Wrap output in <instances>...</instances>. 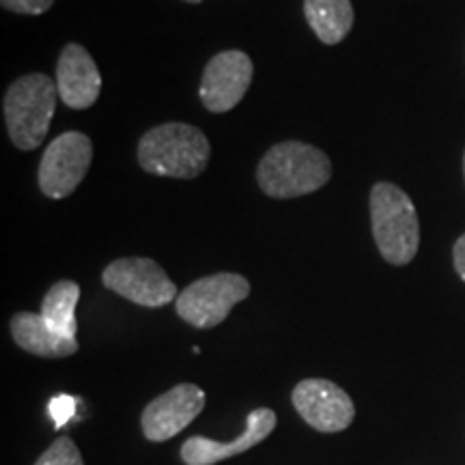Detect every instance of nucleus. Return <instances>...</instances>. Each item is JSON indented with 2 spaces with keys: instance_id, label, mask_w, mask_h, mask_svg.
<instances>
[{
  "instance_id": "17",
  "label": "nucleus",
  "mask_w": 465,
  "mask_h": 465,
  "mask_svg": "<svg viewBox=\"0 0 465 465\" xmlns=\"http://www.w3.org/2000/svg\"><path fill=\"white\" fill-rule=\"evenodd\" d=\"M0 5L11 14L42 15L54 5V0H0Z\"/></svg>"
},
{
  "instance_id": "13",
  "label": "nucleus",
  "mask_w": 465,
  "mask_h": 465,
  "mask_svg": "<svg viewBox=\"0 0 465 465\" xmlns=\"http://www.w3.org/2000/svg\"><path fill=\"white\" fill-rule=\"evenodd\" d=\"M15 345L39 358H67L78 351V341L52 330L37 312H17L11 319Z\"/></svg>"
},
{
  "instance_id": "5",
  "label": "nucleus",
  "mask_w": 465,
  "mask_h": 465,
  "mask_svg": "<svg viewBox=\"0 0 465 465\" xmlns=\"http://www.w3.org/2000/svg\"><path fill=\"white\" fill-rule=\"evenodd\" d=\"M250 295V282L242 274L220 272L188 284L174 300V311L185 323L199 330L216 328L229 317L232 306Z\"/></svg>"
},
{
  "instance_id": "11",
  "label": "nucleus",
  "mask_w": 465,
  "mask_h": 465,
  "mask_svg": "<svg viewBox=\"0 0 465 465\" xmlns=\"http://www.w3.org/2000/svg\"><path fill=\"white\" fill-rule=\"evenodd\" d=\"M276 429V414L270 407H259L250 411L246 418V429L240 438L232 441H216L209 438H194L185 440L182 446V459L185 465H213L224 461V459L242 455L254 446L261 444L265 438H270Z\"/></svg>"
},
{
  "instance_id": "9",
  "label": "nucleus",
  "mask_w": 465,
  "mask_h": 465,
  "mask_svg": "<svg viewBox=\"0 0 465 465\" xmlns=\"http://www.w3.org/2000/svg\"><path fill=\"white\" fill-rule=\"evenodd\" d=\"M293 407L298 414L322 433H341L356 418V407L349 394L330 380L300 381L291 394Z\"/></svg>"
},
{
  "instance_id": "15",
  "label": "nucleus",
  "mask_w": 465,
  "mask_h": 465,
  "mask_svg": "<svg viewBox=\"0 0 465 465\" xmlns=\"http://www.w3.org/2000/svg\"><path fill=\"white\" fill-rule=\"evenodd\" d=\"M80 300V287L74 281H58L50 287L48 293L44 295L42 315L45 323L58 334L75 339L78 332V322H75V306Z\"/></svg>"
},
{
  "instance_id": "16",
  "label": "nucleus",
  "mask_w": 465,
  "mask_h": 465,
  "mask_svg": "<svg viewBox=\"0 0 465 465\" xmlns=\"http://www.w3.org/2000/svg\"><path fill=\"white\" fill-rule=\"evenodd\" d=\"M35 465H84V461L75 441L67 435H61Z\"/></svg>"
},
{
  "instance_id": "20",
  "label": "nucleus",
  "mask_w": 465,
  "mask_h": 465,
  "mask_svg": "<svg viewBox=\"0 0 465 465\" xmlns=\"http://www.w3.org/2000/svg\"><path fill=\"white\" fill-rule=\"evenodd\" d=\"M185 3H192V5H199V3H203V0H185Z\"/></svg>"
},
{
  "instance_id": "6",
  "label": "nucleus",
  "mask_w": 465,
  "mask_h": 465,
  "mask_svg": "<svg viewBox=\"0 0 465 465\" xmlns=\"http://www.w3.org/2000/svg\"><path fill=\"white\" fill-rule=\"evenodd\" d=\"M102 282L113 293L144 308H162L179 298L177 284L153 259H116L102 272Z\"/></svg>"
},
{
  "instance_id": "21",
  "label": "nucleus",
  "mask_w": 465,
  "mask_h": 465,
  "mask_svg": "<svg viewBox=\"0 0 465 465\" xmlns=\"http://www.w3.org/2000/svg\"><path fill=\"white\" fill-rule=\"evenodd\" d=\"M463 174H465V155H463Z\"/></svg>"
},
{
  "instance_id": "8",
  "label": "nucleus",
  "mask_w": 465,
  "mask_h": 465,
  "mask_svg": "<svg viewBox=\"0 0 465 465\" xmlns=\"http://www.w3.org/2000/svg\"><path fill=\"white\" fill-rule=\"evenodd\" d=\"M254 65L242 50H224L203 72L199 97L209 113L224 114L240 104L252 84Z\"/></svg>"
},
{
  "instance_id": "3",
  "label": "nucleus",
  "mask_w": 465,
  "mask_h": 465,
  "mask_svg": "<svg viewBox=\"0 0 465 465\" xmlns=\"http://www.w3.org/2000/svg\"><path fill=\"white\" fill-rule=\"evenodd\" d=\"M369 207L381 257L391 265L411 263L420 246V223L410 196L399 185L380 182L371 190Z\"/></svg>"
},
{
  "instance_id": "18",
  "label": "nucleus",
  "mask_w": 465,
  "mask_h": 465,
  "mask_svg": "<svg viewBox=\"0 0 465 465\" xmlns=\"http://www.w3.org/2000/svg\"><path fill=\"white\" fill-rule=\"evenodd\" d=\"M74 407H75L74 399L65 397V394H61V397H56L54 401H52V403H50V414L54 416V420H56L58 427H61V424H65L67 418L74 414Z\"/></svg>"
},
{
  "instance_id": "4",
  "label": "nucleus",
  "mask_w": 465,
  "mask_h": 465,
  "mask_svg": "<svg viewBox=\"0 0 465 465\" xmlns=\"http://www.w3.org/2000/svg\"><path fill=\"white\" fill-rule=\"evenodd\" d=\"M56 80L45 74H28L9 84L3 100L5 124L11 143L22 151L39 149L48 136L56 110Z\"/></svg>"
},
{
  "instance_id": "19",
  "label": "nucleus",
  "mask_w": 465,
  "mask_h": 465,
  "mask_svg": "<svg viewBox=\"0 0 465 465\" xmlns=\"http://www.w3.org/2000/svg\"><path fill=\"white\" fill-rule=\"evenodd\" d=\"M452 261H455L457 274L461 276V281L465 282V235L457 240L455 250H452Z\"/></svg>"
},
{
  "instance_id": "12",
  "label": "nucleus",
  "mask_w": 465,
  "mask_h": 465,
  "mask_svg": "<svg viewBox=\"0 0 465 465\" xmlns=\"http://www.w3.org/2000/svg\"><path fill=\"white\" fill-rule=\"evenodd\" d=\"M56 89L65 106L86 110L97 102L102 75L89 50L80 44H67L56 63Z\"/></svg>"
},
{
  "instance_id": "1",
  "label": "nucleus",
  "mask_w": 465,
  "mask_h": 465,
  "mask_svg": "<svg viewBox=\"0 0 465 465\" xmlns=\"http://www.w3.org/2000/svg\"><path fill=\"white\" fill-rule=\"evenodd\" d=\"M332 177V162L322 149L284 141L267 149L257 166V183L270 199L287 201L322 190Z\"/></svg>"
},
{
  "instance_id": "7",
  "label": "nucleus",
  "mask_w": 465,
  "mask_h": 465,
  "mask_svg": "<svg viewBox=\"0 0 465 465\" xmlns=\"http://www.w3.org/2000/svg\"><path fill=\"white\" fill-rule=\"evenodd\" d=\"M93 162V143L83 132H65L44 151L39 164V190L48 199L61 201L83 183Z\"/></svg>"
},
{
  "instance_id": "14",
  "label": "nucleus",
  "mask_w": 465,
  "mask_h": 465,
  "mask_svg": "<svg viewBox=\"0 0 465 465\" xmlns=\"http://www.w3.org/2000/svg\"><path fill=\"white\" fill-rule=\"evenodd\" d=\"M308 26L325 45H336L351 33L353 14L351 0H304Z\"/></svg>"
},
{
  "instance_id": "2",
  "label": "nucleus",
  "mask_w": 465,
  "mask_h": 465,
  "mask_svg": "<svg viewBox=\"0 0 465 465\" xmlns=\"http://www.w3.org/2000/svg\"><path fill=\"white\" fill-rule=\"evenodd\" d=\"M212 144L199 127L188 124H162L143 134L138 143V164L158 177L194 179L203 174Z\"/></svg>"
},
{
  "instance_id": "10",
  "label": "nucleus",
  "mask_w": 465,
  "mask_h": 465,
  "mask_svg": "<svg viewBox=\"0 0 465 465\" xmlns=\"http://www.w3.org/2000/svg\"><path fill=\"white\" fill-rule=\"evenodd\" d=\"M205 407V392L194 383H179L144 407L143 433L151 441H166L182 433Z\"/></svg>"
}]
</instances>
